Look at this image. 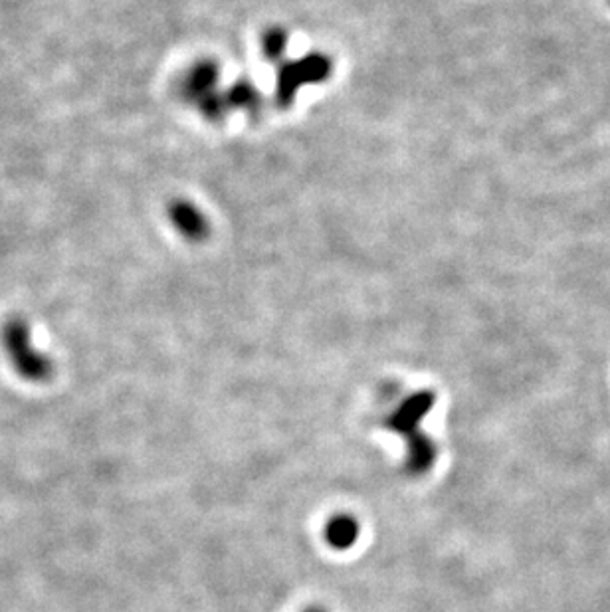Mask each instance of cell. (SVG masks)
Wrapping results in <instances>:
<instances>
[{"label": "cell", "mask_w": 610, "mask_h": 612, "mask_svg": "<svg viewBox=\"0 0 610 612\" xmlns=\"http://www.w3.org/2000/svg\"><path fill=\"white\" fill-rule=\"evenodd\" d=\"M169 218L173 226L189 240H203L208 232V222L203 212L189 201H173L169 206Z\"/></svg>", "instance_id": "277c9868"}, {"label": "cell", "mask_w": 610, "mask_h": 612, "mask_svg": "<svg viewBox=\"0 0 610 612\" xmlns=\"http://www.w3.org/2000/svg\"><path fill=\"white\" fill-rule=\"evenodd\" d=\"M30 325L24 317L12 315L0 327V345L12 369L28 383H46L54 375V363L34 347Z\"/></svg>", "instance_id": "7a4b0ae2"}, {"label": "cell", "mask_w": 610, "mask_h": 612, "mask_svg": "<svg viewBox=\"0 0 610 612\" xmlns=\"http://www.w3.org/2000/svg\"><path fill=\"white\" fill-rule=\"evenodd\" d=\"M434 405L436 393L416 391L410 393L385 418V428L401 436L405 442V470L408 476H426L438 460L436 442L422 432V422L432 412Z\"/></svg>", "instance_id": "6da1fadb"}, {"label": "cell", "mask_w": 610, "mask_h": 612, "mask_svg": "<svg viewBox=\"0 0 610 612\" xmlns=\"http://www.w3.org/2000/svg\"><path fill=\"white\" fill-rule=\"evenodd\" d=\"M325 543L335 551H349L357 545L361 537V525L359 519L351 513H337L329 517L325 529H323Z\"/></svg>", "instance_id": "3957f363"}, {"label": "cell", "mask_w": 610, "mask_h": 612, "mask_svg": "<svg viewBox=\"0 0 610 612\" xmlns=\"http://www.w3.org/2000/svg\"><path fill=\"white\" fill-rule=\"evenodd\" d=\"M302 612H327L323 607H317V605H313V607H307L305 611Z\"/></svg>", "instance_id": "5b68a950"}]
</instances>
